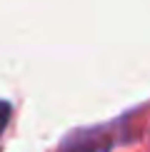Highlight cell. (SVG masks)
Returning a JSON list of instances; mask_svg holds the SVG:
<instances>
[{
  "instance_id": "1",
  "label": "cell",
  "mask_w": 150,
  "mask_h": 152,
  "mask_svg": "<svg viewBox=\"0 0 150 152\" xmlns=\"http://www.w3.org/2000/svg\"><path fill=\"white\" fill-rule=\"evenodd\" d=\"M115 125H103V127H90V130H78L65 142L60 145V152H108L120 137L112 135Z\"/></svg>"
},
{
  "instance_id": "2",
  "label": "cell",
  "mask_w": 150,
  "mask_h": 152,
  "mask_svg": "<svg viewBox=\"0 0 150 152\" xmlns=\"http://www.w3.org/2000/svg\"><path fill=\"white\" fill-rule=\"evenodd\" d=\"M10 115H12V107H10V102L0 100V135H3V130L8 127V122H10Z\"/></svg>"
}]
</instances>
